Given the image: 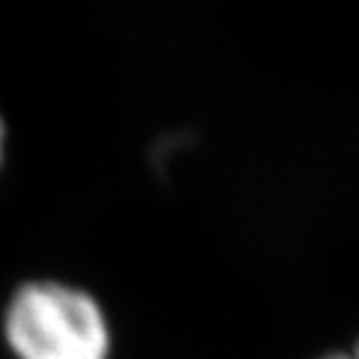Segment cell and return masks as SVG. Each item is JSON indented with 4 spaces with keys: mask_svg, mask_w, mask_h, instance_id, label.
<instances>
[{
    "mask_svg": "<svg viewBox=\"0 0 359 359\" xmlns=\"http://www.w3.org/2000/svg\"><path fill=\"white\" fill-rule=\"evenodd\" d=\"M317 359H354L352 352H330V354H322Z\"/></svg>",
    "mask_w": 359,
    "mask_h": 359,
    "instance_id": "obj_2",
    "label": "cell"
},
{
    "mask_svg": "<svg viewBox=\"0 0 359 359\" xmlns=\"http://www.w3.org/2000/svg\"><path fill=\"white\" fill-rule=\"evenodd\" d=\"M3 142H6V130H3V120H0V160H3Z\"/></svg>",
    "mask_w": 359,
    "mask_h": 359,
    "instance_id": "obj_3",
    "label": "cell"
},
{
    "mask_svg": "<svg viewBox=\"0 0 359 359\" xmlns=\"http://www.w3.org/2000/svg\"><path fill=\"white\" fill-rule=\"evenodd\" d=\"M6 339L18 359H107L110 327L93 294L62 282H28L6 309Z\"/></svg>",
    "mask_w": 359,
    "mask_h": 359,
    "instance_id": "obj_1",
    "label": "cell"
},
{
    "mask_svg": "<svg viewBox=\"0 0 359 359\" xmlns=\"http://www.w3.org/2000/svg\"><path fill=\"white\" fill-rule=\"evenodd\" d=\"M349 352H352V354H354V359H359V339H357V342H354V347H352V349H349Z\"/></svg>",
    "mask_w": 359,
    "mask_h": 359,
    "instance_id": "obj_4",
    "label": "cell"
}]
</instances>
